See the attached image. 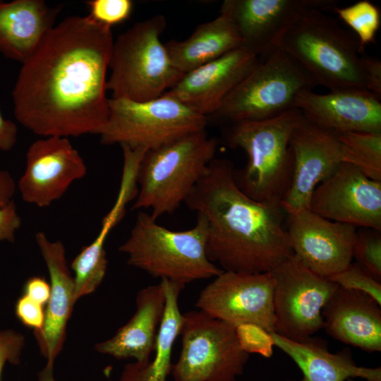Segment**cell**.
I'll return each mask as SVG.
<instances>
[{"label": "cell", "instance_id": "4", "mask_svg": "<svg viewBox=\"0 0 381 381\" xmlns=\"http://www.w3.org/2000/svg\"><path fill=\"white\" fill-rule=\"evenodd\" d=\"M207 222L200 214H197L192 228L174 231L159 224L150 213L140 211L119 250L127 255L128 265L185 286L223 272L207 258Z\"/></svg>", "mask_w": 381, "mask_h": 381}, {"label": "cell", "instance_id": "26", "mask_svg": "<svg viewBox=\"0 0 381 381\" xmlns=\"http://www.w3.org/2000/svg\"><path fill=\"white\" fill-rule=\"evenodd\" d=\"M166 305L157 337L155 355L146 363L137 362L125 365L119 381H167L173 363L171 353L176 338L180 335L182 313L179 298L185 286L162 279Z\"/></svg>", "mask_w": 381, "mask_h": 381}, {"label": "cell", "instance_id": "17", "mask_svg": "<svg viewBox=\"0 0 381 381\" xmlns=\"http://www.w3.org/2000/svg\"><path fill=\"white\" fill-rule=\"evenodd\" d=\"M356 230L308 209L289 214L286 229L293 254L311 271L327 278L351 263Z\"/></svg>", "mask_w": 381, "mask_h": 381}, {"label": "cell", "instance_id": "36", "mask_svg": "<svg viewBox=\"0 0 381 381\" xmlns=\"http://www.w3.org/2000/svg\"><path fill=\"white\" fill-rule=\"evenodd\" d=\"M21 223V218L14 201L0 208V241L13 242L16 233L20 229Z\"/></svg>", "mask_w": 381, "mask_h": 381}, {"label": "cell", "instance_id": "18", "mask_svg": "<svg viewBox=\"0 0 381 381\" xmlns=\"http://www.w3.org/2000/svg\"><path fill=\"white\" fill-rule=\"evenodd\" d=\"M381 98L358 88L329 90L318 94L301 91L294 107L312 123L334 133H381Z\"/></svg>", "mask_w": 381, "mask_h": 381}, {"label": "cell", "instance_id": "33", "mask_svg": "<svg viewBox=\"0 0 381 381\" xmlns=\"http://www.w3.org/2000/svg\"><path fill=\"white\" fill-rule=\"evenodd\" d=\"M241 348L248 353H257L265 358L273 355L274 346L272 332L253 323H244L236 327Z\"/></svg>", "mask_w": 381, "mask_h": 381}, {"label": "cell", "instance_id": "24", "mask_svg": "<svg viewBox=\"0 0 381 381\" xmlns=\"http://www.w3.org/2000/svg\"><path fill=\"white\" fill-rule=\"evenodd\" d=\"M61 8L43 0L0 1V52L25 62L54 25Z\"/></svg>", "mask_w": 381, "mask_h": 381}, {"label": "cell", "instance_id": "30", "mask_svg": "<svg viewBox=\"0 0 381 381\" xmlns=\"http://www.w3.org/2000/svg\"><path fill=\"white\" fill-rule=\"evenodd\" d=\"M353 258L357 264L381 282V236L380 231L363 228L356 230Z\"/></svg>", "mask_w": 381, "mask_h": 381}, {"label": "cell", "instance_id": "3", "mask_svg": "<svg viewBox=\"0 0 381 381\" xmlns=\"http://www.w3.org/2000/svg\"><path fill=\"white\" fill-rule=\"evenodd\" d=\"M279 49L329 90H367V70L357 37L326 11L306 10L283 38Z\"/></svg>", "mask_w": 381, "mask_h": 381}, {"label": "cell", "instance_id": "32", "mask_svg": "<svg viewBox=\"0 0 381 381\" xmlns=\"http://www.w3.org/2000/svg\"><path fill=\"white\" fill-rule=\"evenodd\" d=\"M86 4L89 9L87 16L109 28L128 19L133 9L131 0H90Z\"/></svg>", "mask_w": 381, "mask_h": 381}, {"label": "cell", "instance_id": "34", "mask_svg": "<svg viewBox=\"0 0 381 381\" xmlns=\"http://www.w3.org/2000/svg\"><path fill=\"white\" fill-rule=\"evenodd\" d=\"M15 313L18 320L34 332H40L44 325L45 310L43 306L35 302L27 295L18 298L15 305Z\"/></svg>", "mask_w": 381, "mask_h": 381}, {"label": "cell", "instance_id": "23", "mask_svg": "<svg viewBox=\"0 0 381 381\" xmlns=\"http://www.w3.org/2000/svg\"><path fill=\"white\" fill-rule=\"evenodd\" d=\"M274 346L279 348L298 365L303 377L286 381H346L362 378L381 381V368L360 366L349 349L331 353L325 340L309 337L293 340L272 332Z\"/></svg>", "mask_w": 381, "mask_h": 381}, {"label": "cell", "instance_id": "35", "mask_svg": "<svg viewBox=\"0 0 381 381\" xmlns=\"http://www.w3.org/2000/svg\"><path fill=\"white\" fill-rule=\"evenodd\" d=\"M24 337L13 330H0V381L6 363L19 364Z\"/></svg>", "mask_w": 381, "mask_h": 381}, {"label": "cell", "instance_id": "39", "mask_svg": "<svg viewBox=\"0 0 381 381\" xmlns=\"http://www.w3.org/2000/svg\"><path fill=\"white\" fill-rule=\"evenodd\" d=\"M18 128L15 123L5 119L0 112V151H9L16 143Z\"/></svg>", "mask_w": 381, "mask_h": 381}, {"label": "cell", "instance_id": "38", "mask_svg": "<svg viewBox=\"0 0 381 381\" xmlns=\"http://www.w3.org/2000/svg\"><path fill=\"white\" fill-rule=\"evenodd\" d=\"M364 59L367 70V90L381 98V62L368 56Z\"/></svg>", "mask_w": 381, "mask_h": 381}, {"label": "cell", "instance_id": "16", "mask_svg": "<svg viewBox=\"0 0 381 381\" xmlns=\"http://www.w3.org/2000/svg\"><path fill=\"white\" fill-rule=\"evenodd\" d=\"M293 169L281 207L286 213L308 209L315 188L331 176L341 163L336 133L308 121L304 116L289 139Z\"/></svg>", "mask_w": 381, "mask_h": 381}, {"label": "cell", "instance_id": "40", "mask_svg": "<svg viewBox=\"0 0 381 381\" xmlns=\"http://www.w3.org/2000/svg\"><path fill=\"white\" fill-rule=\"evenodd\" d=\"M15 183L8 171H0V208L4 207L13 200Z\"/></svg>", "mask_w": 381, "mask_h": 381}, {"label": "cell", "instance_id": "19", "mask_svg": "<svg viewBox=\"0 0 381 381\" xmlns=\"http://www.w3.org/2000/svg\"><path fill=\"white\" fill-rule=\"evenodd\" d=\"M260 61L255 54L239 47L183 74L164 94L207 118Z\"/></svg>", "mask_w": 381, "mask_h": 381}, {"label": "cell", "instance_id": "6", "mask_svg": "<svg viewBox=\"0 0 381 381\" xmlns=\"http://www.w3.org/2000/svg\"><path fill=\"white\" fill-rule=\"evenodd\" d=\"M217 146L204 130L147 150L138 167L132 210H150L155 219L173 213L206 173Z\"/></svg>", "mask_w": 381, "mask_h": 381}, {"label": "cell", "instance_id": "25", "mask_svg": "<svg viewBox=\"0 0 381 381\" xmlns=\"http://www.w3.org/2000/svg\"><path fill=\"white\" fill-rule=\"evenodd\" d=\"M175 67L185 74L242 47V40L230 18L221 13L198 25L184 40L164 43Z\"/></svg>", "mask_w": 381, "mask_h": 381}, {"label": "cell", "instance_id": "9", "mask_svg": "<svg viewBox=\"0 0 381 381\" xmlns=\"http://www.w3.org/2000/svg\"><path fill=\"white\" fill-rule=\"evenodd\" d=\"M316 84L279 49L255 66L210 116L230 124L276 116L294 107L296 95Z\"/></svg>", "mask_w": 381, "mask_h": 381}, {"label": "cell", "instance_id": "27", "mask_svg": "<svg viewBox=\"0 0 381 381\" xmlns=\"http://www.w3.org/2000/svg\"><path fill=\"white\" fill-rule=\"evenodd\" d=\"M336 135L341 162L354 166L373 180L381 181V133L344 132Z\"/></svg>", "mask_w": 381, "mask_h": 381}, {"label": "cell", "instance_id": "2", "mask_svg": "<svg viewBox=\"0 0 381 381\" xmlns=\"http://www.w3.org/2000/svg\"><path fill=\"white\" fill-rule=\"evenodd\" d=\"M184 203L205 218L207 258L224 271L268 272L293 255L282 208L248 196L230 161L214 159Z\"/></svg>", "mask_w": 381, "mask_h": 381}, {"label": "cell", "instance_id": "42", "mask_svg": "<svg viewBox=\"0 0 381 381\" xmlns=\"http://www.w3.org/2000/svg\"><path fill=\"white\" fill-rule=\"evenodd\" d=\"M346 381H356V380L353 378H349Z\"/></svg>", "mask_w": 381, "mask_h": 381}, {"label": "cell", "instance_id": "1", "mask_svg": "<svg viewBox=\"0 0 381 381\" xmlns=\"http://www.w3.org/2000/svg\"><path fill=\"white\" fill-rule=\"evenodd\" d=\"M113 42L111 28L87 16L54 25L22 64L11 92L16 120L42 138L99 135Z\"/></svg>", "mask_w": 381, "mask_h": 381}, {"label": "cell", "instance_id": "11", "mask_svg": "<svg viewBox=\"0 0 381 381\" xmlns=\"http://www.w3.org/2000/svg\"><path fill=\"white\" fill-rule=\"evenodd\" d=\"M270 273L274 282L273 332L301 340L323 329V308L338 286L311 271L294 254Z\"/></svg>", "mask_w": 381, "mask_h": 381}, {"label": "cell", "instance_id": "22", "mask_svg": "<svg viewBox=\"0 0 381 381\" xmlns=\"http://www.w3.org/2000/svg\"><path fill=\"white\" fill-rule=\"evenodd\" d=\"M166 305L163 284L150 285L138 291L136 311L110 339L95 345L99 353L118 360L133 358L146 363L154 352Z\"/></svg>", "mask_w": 381, "mask_h": 381}, {"label": "cell", "instance_id": "28", "mask_svg": "<svg viewBox=\"0 0 381 381\" xmlns=\"http://www.w3.org/2000/svg\"><path fill=\"white\" fill-rule=\"evenodd\" d=\"M104 245L105 243L95 238L73 260L75 302L80 297L95 292L103 281L108 264Z\"/></svg>", "mask_w": 381, "mask_h": 381}, {"label": "cell", "instance_id": "14", "mask_svg": "<svg viewBox=\"0 0 381 381\" xmlns=\"http://www.w3.org/2000/svg\"><path fill=\"white\" fill-rule=\"evenodd\" d=\"M308 210L333 222L381 230V181L341 162L314 190Z\"/></svg>", "mask_w": 381, "mask_h": 381}, {"label": "cell", "instance_id": "29", "mask_svg": "<svg viewBox=\"0 0 381 381\" xmlns=\"http://www.w3.org/2000/svg\"><path fill=\"white\" fill-rule=\"evenodd\" d=\"M333 11L356 33L361 53L375 42L381 23L380 11L375 4L362 0L349 6H336Z\"/></svg>", "mask_w": 381, "mask_h": 381}, {"label": "cell", "instance_id": "37", "mask_svg": "<svg viewBox=\"0 0 381 381\" xmlns=\"http://www.w3.org/2000/svg\"><path fill=\"white\" fill-rule=\"evenodd\" d=\"M50 291V284L41 276L30 277L23 286V294L43 306L49 301Z\"/></svg>", "mask_w": 381, "mask_h": 381}, {"label": "cell", "instance_id": "13", "mask_svg": "<svg viewBox=\"0 0 381 381\" xmlns=\"http://www.w3.org/2000/svg\"><path fill=\"white\" fill-rule=\"evenodd\" d=\"M332 0H225L220 12L234 23L242 47L265 59L279 49L282 41L309 8L333 11Z\"/></svg>", "mask_w": 381, "mask_h": 381}, {"label": "cell", "instance_id": "41", "mask_svg": "<svg viewBox=\"0 0 381 381\" xmlns=\"http://www.w3.org/2000/svg\"><path fill=\"white\" fill-rule=\"evenodd\" d=\"M38 381H56L54 376V365L47 363L38 373Z\"/></svg>", "mask_w": 381, "mask_h": 381}, {"label": "cell", "instance_id": "8", "mask_svg": "<svg viewBox=\"0 0 381 381\" xmlns=\"http://www.w3.org/2000/svg\"><path fill=\"white\" fill-rule=\"evenodd\" d=\"M207 118L164 94L144 102L109 99V116L99 133L103 145L147 150L205 130Z\"/></svg>", "mask_w": 381, "mask_h": 381}, {"label": "cell", "instance_id": "20", "mask_svg": "<svg viewBox=\"0 0 381 381\" xmlns=\"http://www.w3.org/2000/svg\"><path fill=\"white\" fill-rule=\"evenodd\" d=\"M35 241L48 270L51 291L43 327L34 334L47 363L54 365L63 348L67 322L75 303L74 279L62 242L49 240L42 231L35 234Z\"/></svg>", "mask_w": 381, "mask_h": 381}, {"label": "cell", "instance_id": "21", "mask_svg": "<svg viewBox=\"0 0 381 381\" xmlns=\"http://www.w3.org/2000/svg\"><path fill=\"white\" fill-rule=\"evenodd\" d=\"M380 306L364 293L338 286L323 308V328L343 344L369 353L380 352Z\"/></svg>", "mask_w": 381, "mask_h": 381}, {"label": "cell", "instance_id": "12", "mask_svg": "<svg viewBox=\"0 0 381 381\" xmlns=\"http://www.w3.org/2000/svg\"><path fill=\"white\" fill-rule=\"evenodd\" d=\"M274 282L270 272L243 273L224 271L200 292L199 310L235 327L258 325L274 332Z\"/></svg>", "mask_w": 381, "mask_h": 381}, {"label": "cell", "instance_id": "10", "mask_svg": "<svg viewBox=\"0 0 381 381\" xmlns=\"http://www.w3.org/2000/svg\"><path fill=\"white\" fill-rule=\"evenodd\" d=\"M181 350L173 363L174 381H236L250 354L236 327L197 310L182 314Z\"/></svg>", "mask_w": 381, "mask_h": 381}, {"label": "cell", "instance_id": "5", "mask_svg": "<svg viewBox=\"0 0 381 381\" xmlns=\"http://www.w3.org/2000/svg\"><path fill=\"white\" fill-rule=\"evenodd\" d=\"M303 118L301 111L292 108L267 119L230 124L227 142L242 149L248 157L245 168L235 171V179L255 201L281 207L293 169L289 139Z\"/></svg>", "mask_w": 381, "mask_h": 381}, {"label": "cell", "instance_id": "7", "mask_svg": "<svg viewBox=\"0 0 381 381\" xmlns=\"http://www.w3.org/2000/svg\"><path fill=\"white\" fill-rule=\"evenodd\" d=\"M162 14L136 23L114 40L107 89L111 98L144 102L157 98L183 75L172 63L160 36Z\"/></svg>", "mask_w": 381, "mask_h": 381}, {"label": "cell", "instance_id": "31", "mask_svg": "<svg viewBox=\"0 0 381 381\" xmlns=\"http://www.w3.org/2000/svg\"><path fill=\"white\" fill-rule=\"evenodd\" d=\"M328 279L340 288L364 293L381 305V282L357 263H351Z\"/></svg>", "mask_w": 381, "mask_h": 381}, {"label": "cell", "instance_id": "15", "mask_svg": "<svg viewBox=\"0 0 381 381\" xmlns=\"http://www.w3.org/2000/svg\"><path fill=\"white\" fill-rule=\"evenodd\" d=\"M25 162L18 188L24 202L39 207L50 206L87 174L83 157L68 138L35 140L28 149Z\"/></svg>", "mask_w": 381, "mask_h": 381}]
</instances>
